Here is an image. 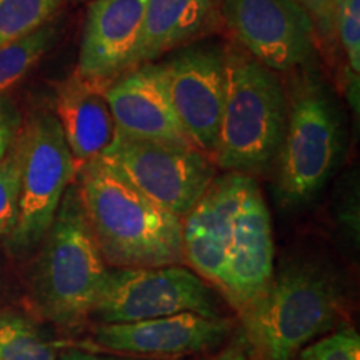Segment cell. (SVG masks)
<instances>
[{
	"mask_svg": "<svg viewBox=\"0 0 360 360\" xmlns=\"http://www.w3.org/2000/svg\"><path fill=\"white\" fill-rule=\"evenodd\" d=\"M340 125L321 84L307 80L292 94L278 148L277 191L285 207L302 205L321 191L337 164Z\"/></svg>",
	"mask_w": 360,
	"mask_h": 360,
	"instance_id": "cell-5",
	"label": "cell"
},
{
	"mask_svg": "<svg viewBox=\"0 0 360 360\" xmlns=\"http://www.w3.org/2000/svg\"><path fill=\"white\" fill-rule=\"evenodd\" d=\"M147 0L87 2L77 74L96 84H109L130 69L142 32Z\"/></svg>",
	"mask_w": 360,
	"mask_h": 360,
	"instance_id": "cell-14",
	"label": "cell"
},
{
	"mask_svg": "<svg viewBox=\"0 0 360 360\" xmlns=\"http://www.w3.org/2000/svg\"><path fill=\"white\" fill-rule=\"evenodd\" d=\"M225 27L244 51L274 72L312 58L315 27L299 0H222Z\"/></svg>",
	"mask_w": 360,
	"mask_h": 360,
	"instance_id": "cell-10",
	"label": "cell"
},
{
	"mask_svg": "<svg viewBox=\"0 0 360 360\" xmlns=\"http://www.w3.org/2000/svg\"><path fill=\"white\" fill-rule=\"evenodd\" d=\"M231 332L225 319H207L192 312L129 323H98L94 340L117 354L172 357L204 352L222 344Z\"/></svg>",
	"mask_w": 360,
	"mask_h": 360,
	"instance_id": "cell-13",
	"label": "cell"
},
{
	"mask_svg": "<svg viewBox=\"0 0 360 360\" xmlns=\"http://www.w3.org/2000/svg\"><path fill=\"white\" fill-rule=\"evenodd\" d=\"M60 360H120L115 357H105V355H96L87 352H79V350H72L60 357Z\"/></svg>",
	"mask_w": 360,
	"mask_h": 360,
	"instance_id": "cell-26",
	"label": "cell"
},
{
	"mask_svg": "<svg viewBox=\"0 0 360 360\" xmlns=\"http://www.w3.org/2000/svg\"><path fill=\"white\" fill-rule=\"evenodd\" d=\"M299 360H360V337L355 330L337 332L305 347Z\"/></svg>",
	"mask_w": 360,
	"mask_h": 360,
	"instance_id": "cell-23",
	"label": "cell"
},
{
	"mask_svg": "<svg viewBox=\"0 0 360 360\" xmlns=\"http://www.w3.org/2000/svg\"><path fill=\"white\" fill-rule=\"evenodd\" d=\"M220 8L222 0H147L130 69L209 34L222 20Z\"/></svg>",
	"mask_w": 360,
	"mask_h": 360,
	"instance_id": "cell-17",
	"label": "cell"
},
{
	"mask_svg": "<svg viewBox=\"0 0 360 360\" xmlns=\"http://www.w3.org/2000/svg\"><path fill=\"white\" fill-rule=\"evenodd\" d=\"M340 0H299L310 19L314 22L315 32H319L323 39H330L335 29V12Z\"/></svg>",
	"mask_w": 360,
	"mask_h": 360,
	"instance_id": "cell-25",
	"label": "cell"
},
{
	"mask_svg": "<svg viewBox=\"0 0 360 360\" xmlns=\"http://www.w3.org/2000/svg\"><path fill=\"white\" fill-rule=\"evenodd\" d=\"M57 39V27L52 22L34 30L15 42L0 47V98L25 79Z\"/></svg>",
	"mask_w": 360,
	"mask_h": 360,
	"instance_id": "cell-18",
	"label": "cell"
},
{
	"mask_svg": "<svg viewBox=\"0 0 360 360\" xmlns=\"http://www.w3.org/2000/svg\"><path fill=\"white\" fill-rule=\"evenodd\" d=\"M22 147L15 142L0 162V237H11L19 217Z\"/></svg>",
	"mask_w": 360,
	"mask_h": 360,
	"instance_id": "cell-21",
	"label": "cell"
},
{
	"mask_svg": "<svg viewBox=\"0 0 360 360\" xmlns=\"http://www.w3.org/2000/svg\"><path fill=\"white\" fill-rule=\"evenodd\" d=\"M274 277V240L270 214L257 184H252L236 219L231 247L219 285L244 312Z\"/></svg>",
	"mask_w": 360,
	"mask_h": 360,
	"instance_id": "cell-15",
	"label": "cell"
},
{
	"mask_svg": "<svg viewBox=\"0 0 360 360\" xmlns=\"http://www.w3.org/2000/svg\"><path fill=\"white\" fill-rule=\"evenodd\" d=\"M75 175L85 217L107 265L148 269L182 262V219L147 199L101 159Z\"/></svg>",
	"mask_w": 360,
	"mask_h": 360,
	"instance_id": "cell-1",
	"label": "cell"
},
{
	"mask_svg": "<svg viewBox=\"0 0 360 360\" xmlns=\"http://www.w3.org/2000/svg\"><path fill=\"white\" fill-rule=\"evenodd\" d=\"M117 132L130 137L192 146L170 103L164 64L134 67L105 85Z\"/></svg>",
	"mask_w": 360,
	"mask_h": 360,
	"instance_id": "cell-12",
	"label": "cell"
},
{
	"mask_svg": "<svg viewBox=\"0 0 360 360\" xmlns=\"http://www.w3.org/2000/svg\"><path fill=\"white\" fill-rule=\"evenodd\" d=\"M105 85L70 74L56 90V117L74 160L75 174L101 159L117 129L105 98Z\"/></svg>",
	"mask_w": 360,
	"mask_h": 360,
	"instance_id": "cell-16",
	"label": "cell"
},
{
	"mask_svg": "<svg viewBox=\"0 0 360 360\" xmlns=\"http://www.w3.org/2000/svg\"><path fill=\"white\" fill-rule=\"evenodd\" d=\"M22 175L19 217L8 237L13 249L39 244L56 219L62 197L75 177L74 160L57 117L49 112L32 115L19 132Z\"/></svg>",
	"mask_w": 360,
	"mask_h": 360,
	"instance_id": "cell-8",
	"label": "cell"
},
{
	"mask_svg": "<svg viewBox=\"0 0 360 360\" xmlns=\"http://www.w3.org/2000/svg\"><path fill=\"white\" fill-rule=\"evenodd\" d=\"M130 186L184 219L215 179V164L193 146L115 134L101 157Z\"/></svg>",
	"mask_w": 360,
	"mask_h": 360,
	"instance_id": "cell-6",
	"label": "cell"
},
{
	"mask_svg": "<svg viewBox=\"0 0 360 360\" xmlns=\"http://www.w3.org/2000/svg\"><path fill=\"white\" fill-rule=\"evenodd\" d=\"M254 182L233 172L215 177L182 219L184 259L202 277L217 283L222 278L237 214Z\"/></svg>",
	"mask_w": 360,
	"mask_h": 360,
	"instance_id": "cell-11",
	"label": "cell"
},
{
	"mask_svg": "<svg viewBox=\"0 0 360 360\" xmlns=\"http://www.w3.org/2000/svg\"><path fill=\"white\" fill-rule=\"evenodd\" d=\"M182 312L222 319L212 290L195 274L165 265L109 270L90 317L98 323H129Z\"/></svg>",
	"mask_w": 360,
	"mask_h": 360,
	"instance_id": "cell-7",
	"label": "cell"
},
{
	"mask_svg": "<svg viewBox=\"0 0 360 360\" xmlns=\"http://www.w3.org/2000/svg\"><path fill=\"white\" fill-rule=\"evenodd\" d=\"M72 2H90V0H72Z\"/></svg>",
	"mask_w": 360,
	"mask_h": 360,
	"instance_id": "cell-28",
	"label": "cell"
},
{
	"mask_svg": "<svg viewBox=\"0 0 360 360\" xmlns=\"http://www.w3.org/2000/svg\"><path fill=\"white\" fill-rule=\"evenodd\" d=\"M334 29L347 56L350 72H360V0H340L335 12Z\"/></svg>",
	"mask_w": 360,
	"mask_h": 360,
	"instance_id": "cell-22",
	"label": "cell"
},
{
	"mask_svg": "<svg viewBox=\"0 0 360 360\" xmlns=\"http://www.w3.org/2000/svg\"><path fill=\"white\" fill-rule=\"evenodd\" d=\"M215 360H247V357H245L244 349L238 347V345H236V347L227 349V350H225V352L220 354Z\"/></svg>",
	"mask_w": 360,
	"mask_h": 360,
	"instance_id": "cell-27",
	"label": "cell"
},
{
	"mask_svg": "<svg viewBox=\"0 0 360 360\" xmlns=\"http://www.w3.org/2000/svg\"><path fill=\"white\" fill-rule=\"evenodd\" d=\"M57 344L19 315L0 317V360H56Z\"/></svg>",
	"mask_w": 360,
	"mask_h": 360,
	"instance_id": "cell-19",
	"label": "cell"
},
{
	"mask_svg": "<svg viewBox=\"0 0 360 360\" xmlns=\"http://www.w3.org/2000/svg\"><path fill=\"white\" fill-rule=\"evenodd\" d=\"M164 72L180 127L212 157L227 97V51L219 44L188 45L164 62Z\"/></svg>",
	"mask_w": 360,
	"mask_h": 360,
	"instance_id": "cell-9",
	"label": "cell"
},
{
	"mask_svg": "<svg viewBox=\"0 0 360 360\" xmlns=\"http://www.w3.org/2000/svg\"><path fill=\"white\" fill-rule=\"evenodd\" d=\"M44 238L32 283L35 305L57 326H82L109 269L90 231L77 184L67 187Z\"/></svg>",
	"mask_w": 360,
	"mask_h": 360,
	"instance_id": "cell-3",
	"label": "cell"
},
{
	"mask_svg": "<svg viewBox=\"0 0 360 360\" xmlns=\"http://www.w3.org/2000/svg\"><path fill=\"white\" fill-rule=\"evenodd\" d=\"M340 292L326 270L285 267L244 310L247 337L265 360H292L334 326Z\"/></svg>",
	"mask_w": 360,
	"mask_h": 360,
	"instance_id": "cell-4",
	"label": "cell"
},
{
	"mask_svg": "<svg viewBox=\"0 0 360 360\" xmlns=\"http://www.w3.org/2000/svg\"><path fill=\"white\" fill-rule=\"evenodd\" d=\"M60 0H0V47L51 22Z\"/></svg>",
	"mask_w": 360,
	"mask_h": 360,
	"instance_id": "cell-20",
	"label": "cell"
},
{
	"mask_svg": "<svg viewBox=\"0 0 360 360\" xmlns=\"http://www.w3.org/2000/svg\"><path fill=\"white\" fill-rule=\"evenodd\" d=\"M227 51V97L212 162L233 174L272 165L287 122V96L276 72L244 51Z\"/></svg>",
	"mask_w": 360,
	"mask_h": 360,
	"instance_id": "cell-2",
	"label": "cell"
},
{
	"mask_svg": "<svg viewBox=\"0 0 360 360\" xmlns=\"http://www.w3.org/2000/svg\"><path fill=\"white\" fill-rule=\"evenodd\" d=\"M22 129V115L19 107L11 97L0 98V162L11 150Z\"/></svg>",
	"mask_w": 360,
	"mask_h": 360,
	"instance_id": "cell-24",
	"label": "cell"
}]
</instances>
